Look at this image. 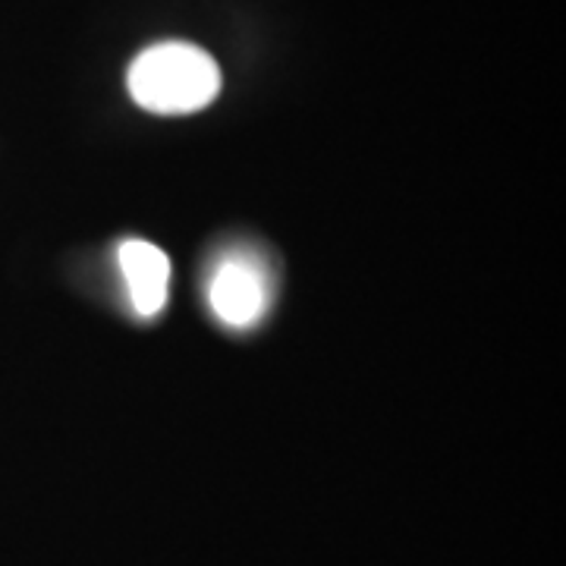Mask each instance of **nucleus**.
Listing matches in <instances>:
<instances>
[{
	"label": "nucleus",
	"mask_w": 566,
	"mask_h": 566,
	"mask_svg": "<svg viewBox=\"0 0 566 566\" xmlns=\"http://www.w3.org/2000/svg\"><path fill=\"white\" fill-rule=\"evenodd\" d=\"M129 95L151 114H196L218 98L221 70L214 57L186 41H164L129 66Z\"/></svg>",
	"instance_id": "obj_1"
},
{
	"label": "nucleus",
	"mask_w": 566,
	"mask_h": 566,
	"mask_svg": "<svg viewBox=\"0 0 566 566\" xmlns=\"http://www.w3.org/2000/svg\"><path fill=\"white\" fill-rule=\"evenodd\" d=\"M120 271L129 286L133 308L142 318L158 315L170 290V262L158 245L145 240H129L120 245Z\"/></svg>",
	"instance_id": "obj_3"
},
{
	"label": "nucleus",
	"mask_w": 566,
	"mask_h": 566,
	"mask_svg": "<svg viewBox=\"0 0 566 566\" xmlns=\"http://www.w3.org/2000/svg\"><path fill=\"white\" fill-rule=\"evenodd\" d=\"M268 296V271L255 262V255H223L208 281L211 312L230 327H249L259 322L271 303Z\"/></svg>",
	"instance_id": "obj_2"
}]
</instances>
